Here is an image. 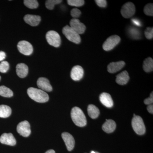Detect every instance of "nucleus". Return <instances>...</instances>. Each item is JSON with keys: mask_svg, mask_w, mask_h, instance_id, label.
I'll use <instances>...</instances> for the list:
<instances>
[{"mask_svg": "<svg viewBox=\"0 0 153 153\" xmlns=\"http://www.w3.org/2000/svg\"><path fill=\"white\" fill-rule=\"evenodd\" d=\"M28 95L34 101L38 102H47L49 100L48 94L44 91L33 87H30L27 90Z\"/></svg>", "mask_w": 153, "mask_h": 153, "instance_id": "f257e3e1", "label": "nucleus"}, {"mask_svg": "<svg viewBox=\"0 0 153 153\" xmlns=\"http://www.w3.org/2000/svg\"><path fill=\"white\" fill-rule=\"evenodd\" d=\"M71 116L72 120L76 126L83 127L86 126L87 120L82 110L77 107H74L71 109Z\"/></svg>", "mask_w": 153, "mask_h": 153, "instance_id": "f03ea898", "label": "nucleus"}, {"mask_svg": "<svg viewBox=\"0 0 153 153\" xmlns=\"http://www.w3.org/2000/svg\"><path fill=\"white\" fill-rule=\"evenodd\" d=\"M134 117L132 120L131 125L134 131L137 134H144L146 132V127L143 121L139 116L134 114Z\"/></svg>", "mask_w": 153, "mask_h": 153, "instance_id": "7ed1b4c3", "label": "nucleus"}, {"mask_svg": "<svg viewBox=\"0 0 153 153\" xmlns=\"http://www.w3.org/2000/svg\"><path fill=\"white\" fill-rule=\"evenodd\" d=\"M62 32L69 41L76 44H79L81 42V38L79 35L74 31L70 26L66 25L64 27L62 30Z\"/></svg>", "mask_w": 153, "mask_h": 153, "instance_id": "20e7f679", "label": "nucleus"}, {"mask_svg": "<svg viewBox=\"0 0 153 153\" xmlns=\"http://www.w3.org/2000/svg\"><path fill=\"white\" fill-rule=\"evenodd\" d=\"M46 38L49 45L55 47H60L61 44V38L57 32L53 30L49 31L46 34Z\"/></svg>", "mask_w": 153, "mask_h": 153, "instance_id": "39448f33", "label": "nucleus"}, {"mask_svg": "<svg viewBox=\"0 0 153 153\" xmlns=\"http://www.w3.org/2000/svg\"><path fill=\"white\" fill-rule=\"evenodd\" d=\"M120 40V37L117 35L110 36L103 43L102 48L105 51H110L119 44Z\"/></svg>", "mask_w": 153, "mask_h": 153, "instance_id": "423d86ee", "label": "nucleus"}, {"mask_svg": "<svg viewBox=\"0 0 153 153\" xmlns=\"http://www.w3.org/2000/svg\"><path fill=\"white\" fill-rule=\"evenodd\" d=\"M135 13V7L133 3L127 2L124 4L121 10V13L126 19L131 18Z\"/></svg>", "mask_w": 153, "mask_h": 153, "instance_id": "0eeeda50", "label": "nucleus"}, {"mask_svg": "<svg viewBox=\"0 0 153 153\" xmlns=\"http://www.w3.org/2000/svg\"><path fill=\"white\" fill-rule=\"evenodd\" d=\"M17 47L20 53L23 55L29 56L33 53V46L28 41H20L18 43Z\"/></svg>", "mask_w": 153, "mask_h": 153, "instance_id": "6e6552de", "label": "nucleus"}, {"mask_svg": "<svg viewBox=\"0 0 153 153\" xmlns=\"http://www.w3.org/2000/svg\"><path fill=\"white\" fill-rule=\"evenodd\" d=\"M17 131L23 137L29 136L31 132L30 123L26 120L20 123L17 126Z\"/></svg>", "mask_w": 153, "mask_h": 153, "instance_id": "1a4fd4ad", "label": "nucleus"}, {"mask_svg": "<svg viewBox=\"0 0 153 153\" xmlns=\"http://www.w3.org/2000/svg\"><path fill=\"white\" fill-rule=\"evenodd\" d=\"M70 27L79 35L85 33L86 30L85 25L81 23L78 19H71L70 22Z\"/></svg>", "mask_w": 153, "mask_h": 153, "instance_id": "9d476101", "label": "nucleus"}, {"mask_svg": "<svg viewBox=\"0 0 153 153\" xmlns=\"http://www.w3.org/2000/svg\"><path fill=\"white\" fill-rule=\"evenodd\" d=\"M84 75V70L81 66H75L72 68L71 72V79L74 81H79Z\"/></svg>", "mask_w": 153, "mask_h": 153, "instance_id": "9b49d317", "label": "nucleus"}, {"mask_svg": "<svg viewBox=\"0 0 153 153\" xmlns=\"http://www.w3.org/2000/svg\"><path fill=\"white\" fill-rule=\"evenodd\" d=\"M62 137L68 151H71L74 149L75 141L73 137L68 132H63Z\"/></svg>", "mask_w": 153, "mask_h": 153, "instance_id": "f8f14e48", "label": "nucleus"}, {"mask_svg": "<svg viewBox=\"0 0 153 153\" xmlns=\"http://www.w3.org/2000/svg\"><path fill=\"white\" fill-rule=\"evenodd\" d=\"M37 83L38 88L41 90L47 92H50L52 90V87L50 84L49 79L45 77L39 78Z\"/></svg>", "mask_w": 153, "mask_h": 153, "instance_id": "ddd939ff", "label": "nucleus"}, {"mask_svg": "<svg viewBox=\"0 0 153 153\" xmlns=\"http://www.w3.org/2000/svg\"><path fill=\"white\" fill-rule=\"evenodd\" d=\"M0 142L4 144L14 146L16 143V140L13 134L4 133L0 137Z\"/></svg>", "mask_w": 153, "mask_h": 153, "instance_id": "4468645a", "label": "nucleus"}, {"mask_svg": "<svg viewBox=\"0 0 153 153\" xmlns=\"http://www.w3.org/2000/svg\"><path fill=\"white\" fill-rule=\"evenodd\" d=\"M24 19L27 24L33 27L38 26L41 21V17L40 16L29 14L25 16Z\"/></svg>", "mask_w": 153, "mask_h": 153, "instance_id": "2eb2a0df", "label": "nucleus"}, {"mask_svg": "<svg viewBox=\"0 0 153 153\" xmlns=\"http://www.w3.org/2000/svg\"><path fill=\"white\" fill-rule=\"evenodd\" d=\"M125 63L123 61H120L117 62H111L107 66L108 72L110 73H114L120 71L124 67Z\"/></svg>", "mask_w": 153, "mask_h": 153, "instance_id": "dca6fc26", "label": "nucleus"}, {"mask_svg": "<svg viewBox=\"0 0 153 153\" xmlns=\"http://www.w3.org/2000/svg\"><path fill=\"white\" fill-rule=\"evenodd\" d=\"M100 100L103 105L107 108H111L113 106L114 102L111 96L108 93L103 92L100 96Z\"/></svg>", "mask_w": 153, "mask_h": 153, "instance_id": "f3484780", "label": "nucleus"}, {"mask_svg": "<svg viewBox=\"0 0 153 153\" xmlns=\"http://www.w3.org/2000/svg\"><path fill=\"white\" fill-rule=\"evenodd\" d=\"M16 71L18 76L21 78H25L29 72V68L26 64L20 63L17 64Z\"/></svg>", "mask_w": 153, "mask_h": 153, "instance_id": "a211bd4d", "label": "nucleus"}, {"mask_svg": "<svg viewBox=\"0 0 153 153\" xmlns=\"http://www.w3.org/2000/svg\"><path fill=\"white\" fill-rule=\"evenodd\" d=\"M129 79L128 72L126 71H124L117 75L116 82L119 85H124L128 83Z\"/></svg>", "mask_w": 153, "mask_h": 153, "instance_id": "6ab92c4d", "label": "nucleus"}, {"mask_svg": "<svg viewBox=\"0 0 153 153\" xmlns=\"http://www.w3.org/2000/svg\"><path fill=\"white\" fill-rule=\"evenodd\" d=\"M116 128V124L112 120H106V122L102 126L103 131L107 133H111L114 131Z\"/></svg>", "mask_w": 153, "mask_h": 153, "instance_id": "aec40b11", "label": "nucleus"}, {"mask_svg": "<svg viewBox=\"0 0 153 153\" xmlns=\"http://www.w3.org/2000/svg\"><path fill=\"white\" fill-rule=\"evenodd\" d=\"M88 115L91 118L96 119L98 117L100 114V110L95 105L90 104L87 108Z\"/></svg>", "mask_w": 153, "mask_h": 153, "instance_id": "412c9836", "label": "nucleus"}, {"mask_svg": "<svg viewBox=\"0 0 153 153\" xmlns=\"http://www.w3.org/2000/svg\"><path fill=\"white\" fill-rule=\"evenodd\" d=\"M12 113L11 108L5 105H0V117L7 118Z\"/></svg>", "mask_w": 153, "mask_h": 153, "instance_id": "4be33fe9", "label": "nucleus"}, {"mask_svg": "<svg viewBox=\"0 0 153 153\" xmlns=\"http://www.w3.org/2000/svg\"><path fill=\"white\" fill-rule=\"evenodd\" d=\"M144 71L146 72H150L153 70V60L152 57H149L145 59L143 64Z\"/></svg>", "mask_w": 153, "mask_h": 153, "instance_id": "5701e85b", "label": "nucleus"}, {"mask_svg": "<svg viewBox=\"0 0 153 153\" xmlns=\"http://www.w3.org/2000/svg\"><path fill=\"white\" fill-rule=\"evenodd\" d=\"M0 95L4 97H11L13 95V93L10 88L2 85L0 86Z\"/></svg>", "mask_w": 153, "mask_h": 153, "instance_id": "b1692460", "label": "nucleus"}, {"mask_svg": "<svg viewBox=\"0 0 153 153\" xmlns=\"http://www.w3.org/2000/svg\"><path fill=\"white\" fill-rule=\"evenodd\" d=\"M24 3L27 7L31 9H36L38 7V1L36 0H25Z\"/></svg>", "mask_w": 153, "mask_h": 153, "instance_id": "393cba45", "label": "nucleus"}, {"mask_svg": "<svg viewBox=\"0 0 153 153\" xmlns=\"http://www.w3.org/2000/svg\"><path fill=\"white\" fill-rule=\"evenodd\" d=\"M61 0H47L46 1V7L49 10H52L54 9L55 5L58 4L62 2Z\"/></svg>", "mask_w": 153, "mask_h": 153, "instance_id": "a878e982", "label": "nucleus"}, {"mask_svg": "<svg viewBox=\"0 0 153 153\" xmlns=\"http://www.w3.org/2000/svg\"><path fill=\"white\" fill-rule=\"evenodd\" d=\"M144 13L148 16H153V4H148L144 7Z\"/></svg>", "mask_w": 153, "mask_h": 153, "instance_id": "bb28decb", "label": "nucleus"}, {"mask_svg": "<svg viewBox=\"0 0 153 153\" xmlns=\"http://www.w3.org/2000/svg\"><path fill=\"white\" fill-rule=\"evenodd\" d=\"M67 3L70 6L80 7L84 5L85 1L83 0H68Z\"/></svg>", "mask_w": 153, "mask_h": 153, "instance_id": "cd10ccee", "label": "nucleus"}, {"mask_svg": "<svg viewBox=\"0 0 153 153\" xmlns=\"http://www.w3.org/2000/svg\"><path fill=\"white\" fill-rule=\"evenodd\" d=\"M130 35L134 39H138L140 36V33L139 30L136 28L131 27L129 31Z\"/></svg>", "mask_w": 153, "mask_h": 153, "instance_id": "c85d7f7f", "label": "nucleus"}, {"mask_svg": "<svg viewBox=\"0 0 153 153\" xmlns=\"http://www.w3.org/2000/svg\"><path fill=\"white\" fill-rule=\"evenodd\" d=\"M10 68V65L8 62L6 61H3L0 63V72L1 73H6Z\"/></svg>", "mask_w": 153, "mask_h": 153, "instance_id": "c756f323", "label": "nucleus"}, {"mask_svg": "<svg viewBox=\"0 0 153 153\" xmlns=\"http://www.w3.org/2000/svg\"><path fill=\"white\" fill-rule=\"evenodd\" d=\"M145 35L148 39H152L153 38V28L148 27L145 31Z\"/></svg>", "mask_w": 153, "mask_h": 153, "instance_id": "7c9ffc66", "label": "nucleus"}, {"mask_svg": "<svg viewBox=\"0 0 153 153\" xmlns=\"http://www.w3.org/2000/svg\"><path fill=\"white\" fill-rule=\"evenodd\" d=\"M81 11L77 8L73 9L71 11V16L74 19H77V18H79L81 15Z\"/></svg>", "mask_w": 153, "mask_h": 153, "instance_id": "2f4dec72", "label": "nucleus"}, {"mask_svg": "<svg viewBox=\"0 0 153 153\" xmlns=\"http://www.w3.org/2000/svg\"><path fill=\"white\" fill-rule=\"evenodd\" d=\"M97 5L102 8H105L107 6V1L105 0H96L95 1Z\"/></svg>", "mask_w": 153, "mask_h": 153, "instance_id": "473e14b6", "label": "nucleus"}, {"mask_svg": "<svg viewBox=\"0 0 153 153\" xmlns=\"http://www.w3.org/2000/svg\"><path fill=\"white\" fill-rule=\"evenodd\" d=\"M145 104L149 105L152 104L153 102V92L151 93L150 96L149 98L146 99L144 101Z\"/></svg>", "mask_w": 153, "mask_h": 153, "instance_id": "72a5a7b5", "label": "nucleus"}, {"mask_svg": "<svg viewBox=\"0 0 153 153\" xmlns=\"http://www.w3.org/2000/svg\"><path fill=\"white\" fill-rule=\"evenodd\" d=\"M131 21L132 23L134 24V25H136V26H139V27L141 26V23L140 22L138 19H132Z\"/></svg>", "mask_w": 153, "mask_h": 153, "instance_id": "f704fd0d", "label": "nucleus"}, {"mask_svg": "<svg viewBox=\"0 0 153 153\" xmlns=\"http://www.w3.org/2000/svg\"><path fill=\"white\" fill-rule=\"evenodd\" d=\"M6 56L5 53L3 51H0V61H2L5 58Z\"/></svg>", "mask_w": 153, "mask_h": 153, "instance_id": "c9c22d12", "label": "nucleus"}, {"mask_svg": "<svg viewBox=\"0 0 153 153\" xmlns=\"http://www.w3.org/2000/svg\"><path fill=\"white\" fill-rule=\"evenodd\" d=\"M147 109L148 111H149L150 113L153 114V104L149 105H148L147 107Z\"/></svg>", "mask_w": 153, "mask_h": 153, "instance_id": "e433bc0d", "label": "nucleus"}, {"mask_svg": "<svg viewBox=\"0 0 153 153\" xmlns=\"http://www.w3.org/2000/svg\"><path fill=\"white\" fill-rule=\"evenodd\" d=\"M45 153H55V151L51 149L47 151Z\"/></svg>", "mask_w": 153, "mask_h": 153, "instance_id": "4c0bfd02", "label": "nucleus"}, {"mask_svg": "<svg viewBox=\"0 0 153 153\" xmlns=\"http://www.w3.org/2000/svg\"><path fill=\"white\" fill-rule=\"evenodd\" d=\"M91 153H99L96 152H94V151H91Z\"/></svg>", "mask_w": 153, "mask_h": 153, "instance_id": "58836bf2", "label": "nucleus"}, {"mask_svg": "<svg viewBox=\"0 0 153 153\" xmlns=\"http://www.w3.org/2000/svg\"><path fill=\"white\" fill-rule=\"evenodd\" d=\"M1 76H0V80H1Z\"/></svg>", "mask_w": 153, "mask_h": 153, "instance_id": "ea45409f", "label": "nucleus"}]
</instances>
